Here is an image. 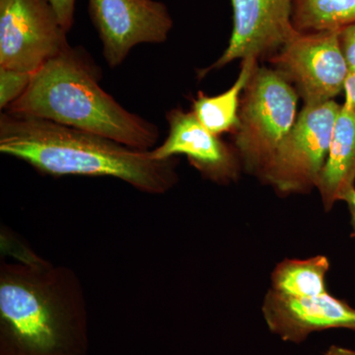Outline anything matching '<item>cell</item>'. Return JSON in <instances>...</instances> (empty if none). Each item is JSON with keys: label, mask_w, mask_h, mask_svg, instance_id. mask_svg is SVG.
Segmentation results:
<instances>
[{"label": "cell", "mask_w": 355, "mask_h": 355, "mask_svg": "<svg viewBox=\"0 0 355 355\" xmlns=\"http://www.w3.org/2000/svg\"><path fill=\"white\" fill-rule=\"evenodd\" d=\"M0 248V355H89L87 302L76 272L7 228Z\"/></svg>", "instance_id": "obj_1"}, {"label": "cell", "mask_w": 355, "mask_h": 355, "mask_svg": "<svg viewBox=\"0 0 355 355\" xmlns=\"http://www.w3.org/2000/svg\"><path fill=\"white\" fill-rule=\"evenodd\" d=\"M268 330L284 342L301 343L311 334L331 329L355 331V309L329 292L315 297H293L270 289L263 308Z\"/></svg>", "instance_id": "obj_10"}, {"label": "cell", "mask_w": 355, "mask_h": 355, "mask_svg": "<svg viewBox=\"0 0 355 355\" xmlns=\"http://www.w3.org/2000/svg\"><path fill=\"white\" fill-rule=\"evenodd\" d=\"M241 71L235 83L225 92L216 96H207L198 93L193 100V114L203 127L214 135L235 132L239 123V110L241 105V93L244 92L248 83L258 67L257 58L243 60Z\"/></svg>", "instance_id": "obj_13"}, {"label": "cell", "mask_w": 355, "mask_h": 355, "mask_svg": "<svg viewBox=\"0 0 355 355\" xmlns=\"http://www.w3.org/2000/svg\"><path fill=\"white\" fill-rule=\"evenodd\" d=\"M57 14L62 28L69 33L74 23L76 0H46Z\"/></svg>", "instance_id": "obj_17"}, {"label": "cell", "mask_w": 355, "mask_h": 355, "mask_svg": "<svg viewBox=\"0 0 355 355\" xmlns=\"http://www.w3.org/2000/svg\"><path fill=\"white\" fill-rule=\"evenodd\" d=\"M69 46L46 0H0V67L34 73Z\"/></svg>", "instance_id": "obj_6"}, {"label": "cell", "mask_w": 355, "mask_h": 355, "mask_svg": "<svg viewBox=\"0 0 355 355\" xmlns=\"http://www.w3.org/2000/svg\"><path fill=\"white\" fill-rule=\"evenodd\" d=\"M340 32L297 31L272 58L277 71L297 86L305 105L331 101L345 91L349 69Z\"/></svg>", "instance_id": "obj_7"}, {"label": "cell", "mask_w": 355, "mask_h": 355, "mask_svg": "<svg viewBox=\"0 0 355 355\" xmlns=\"http://www.w3.org/2000/svg\"><path fill=\"white\" fill-rule=\"evenodd\" d=\"M298 94L277 70L257 67L241 99L234 132L245 169L261 176L297 120Z\"/></svg>", "instance_id": "obj_4"}, {"label": "cell", "mask_w": 355, "mask_h": 355, "mask_svg": "<svg viewBox=\"0 0 355 355\" xmlns=\"http://www.w3.org/2000/svg\"><path fill=\"white\" fill-rule=\"evenodd\" d=\"M355 22V0H293L292 24L300 33L340 31Z\"/></svg>", "instance_id": "obj_15"}, {"label": "cell", "mask_w": 355, "mask_h": 355, "mask_svg": "<svg viewBox=\"0 0 355 355\" xmlns=\"http://www.w3.org/2000/svg\"><path fill=\"white\" fill-rule=\"evenodd\" d=\"M340 41L349 73H355V22L340 30Z\"/></svg>", "instance_id": "obj_18"}, {"label": "cell", "mask_w": 355, "mask_h": 355, "mask_svg": "<svg viewBox=\"0 0 355 355\" xmlns=\"http://www.w3.org/2000/svg\"><path fill=\"white\" fill-rule=\"evenodd\" d=\"M345 202L349 203L355 229V188L352 189V190L350 191L349 193H347V197H345Z\"/></svg>", "instance_id": "obj_21"}, {"label": "cell", "mask_w": 355, "mask_h": 355, "mask_svg": "<svg viewBox=\"0 0 355 355\" xmlns=\"http://www.w3.org/2000/svg\"><path fill=\"white\" fill-rule=\"evenodd\" d=\"M88 12L112 69L139 44L164 43L174 25L169 9L158 0H88Z\"/></svg>", "instance_id": "obj_8"}, {"label": "cell", "mask_w": 355, "mask_h": 355, "mask_svg": "<svg viewBox=\"0 0 355 355\" xmlns=\"http://www.w3.org/2000/svg\"><path fill=\"white\" fill-rule=\"evenodd\" d=\"M32 72L0 67V109L8 108L31 83Z\"/></svg>", "instance_id": "obj_16"}, {"label": "cell", "mask_w": 355, "mask_h": 355, "mask_svg": "<svg viewBox=\"0 0 355 355\" xmlns=\"http://www.w3.org/2000/svg\"><path fill=\"white\" fill-rule=\"evenodd\" d=\"M340 107L334 100L305 105L261 179L282 193H305L317 187Z\"/></svg>", "instance_id": "obj_5"}, {"label": "cell", "mask_w": 355, "mask_h": 355, "mask_svg": "<svg viewBox=\"0 0 355 355\" xmlns=\"http://www.w3.org/2000/svg\"><path fill=\"white\" fill-rule=\"evenodd\" d=\"M293 0H231L233 28L227 48L198 78L231 62L279 51L297 33L292 24Z\"/></svg>", "instance_id": "obj_9"}, {"label": "cell", "mask_w": 355, "mask_h": 355, "mask_svg": "<svg viewBox=\"0 0 355 355\" xmlns=\"http://www.w3.org/2000/svg\"><path fill=\"white\" fill-rule=\"evenodd\" d=\"M355 112L345 101L336 118L330 149L316 188L326 210L355 188Z\"/></svg>", "instance_id": "obj_12"}, {"label": "cell", "mask_w": 355, "mask_h": 355, "mask_svg": "<svg viewBox=\"0 0 355 355\" xmlns=\"http://www.w3.org/2000/svg\"><path fill=\"white\" fill-rule=\"evenodd\" d=\"M324 355H355V350L338 347V345H331L326 350Z\"/></svg>", "instance_id": "obj_20"}, {"label": "cell", "mask_w": 355, "mask_h": 355, "mask_svg": "<svg viewBox=\"0 0 355 355\" xmlns=\"http://www.w3.org/2000/svg\"><path fill=\"white\" fill-rule=\"evenodd\" d=\"M0 153L43 175L114 178L150 195H163L178 182L176 157L158 160L151 150L6 111L0 114Z\"/></svg>", "instance_id": "obj_2"}, {"label": "cell", "mask_w": 355, "mask_h": 355, "mask_svg": "<svg viewBox=\"0 0 355 355\" xmlns=\"http://www.w3.org/2000/svg\"><path fill=\"white\" fill-rule=\"evenodd\" d=\"M166 119L169 133L163 144L151 150L154 158L165 160L186 155L203 177L214 183L226 184L237 179L240 160L237 153L203 127L193 112L173 109Z\"/></svg>", "instance_id": "obj_11"}, {"label": "cell", "mask_w": 355, "mask_h": 355, "mask_svg": "<svg viewBox=\"0 0 355 355\" xmlns=\"http://www.w3.org/2000/svg\"><path fill=\"white\" fill-rule=\"evenodd\" d=\"M330 261L324 256L306 260H286L272 275L273 291L293 297H315L327 293L326 275Z\"/></svg>", "instance_id": "obj_14"}, {"label": "cell", "mask_w": 355, "mask_h": 355, "mask_svg": "<svg viewBox=\"0 0 355 355\" xmlns=\"http://www.w3.org/2000/svg\"><path fill=\"white\" fill-rule=\"evenodd\" d=\"M345 101L349 103L355 112V73H349L345 85Z\"/></svg>", "instance_id": "obj_19"}, {"label": "cell", "mask_w": 355, "mask_h": 355, "mask_svg": "<svg viewBox=\"0 0 355 355\" xmlns=\"http://www.w3.org/2000/svg\"><path fill=\"white\" fill-rule=\"evenodd\" d=\"M99 72L83 49L69 44L33 73L25 92L4 111L151 150L158 141V128L130 113L105 92L99 84Z\"/></svg>", "instance_id": "obj_3"}]
</instances>
